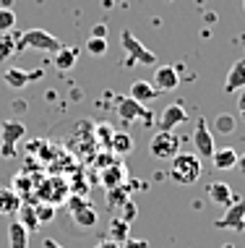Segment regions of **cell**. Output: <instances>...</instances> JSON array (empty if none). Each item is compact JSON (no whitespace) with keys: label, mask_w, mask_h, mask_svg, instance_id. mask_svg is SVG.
Instances as JSON below:
<instances>
[{"label":"cell","mask_w":245,"mask_h":248,"mask_svg":"<svg viewBox=\"0 0 245 248\" xmlns=\"http://www.w3.org/2000/svg\"><path fill=\"white\" fill-rule=\"evenodd\" d=\"M203 167H201V157L190 152H177L170 162V178L172 183L180 186H193L198 178H201Z\"/></svg>","instance_id":"cell-1"},{"label":"cell","mask_w":245,"mask_h":248,"mask_svg":"<svg viewBox=\"0 0 245 248\" xmlns=\"http://www.w3.org/2000/svg\"><path fill=\"white\" fill-rule=\"evenodd\" d=\"M29 47L42 50V52H58L63 45L58 42V37H52L50 31H44V29H26L24 34L18 37L16 50H29Z\"/></svg>","instance_id":"cell-2"},{"label":"cell","mask_w":245,"mask_h":248,"mask_svg":"<svg viewBox=\"0 0 245 248\" xmlns=\"http://www.w3.org/2000/svg\"><path fill=\"white\" fill-rule=\"evenodd\" d=\"M115 110H117V115H120L123 123H138V120H144V123H151V118H154L146 105L136 102V99L128 97V94H117V99H115Z\"/></svg>","instance_id":"cell-3"},{"label":"cell","mask_w":245,"mask_h":248,"mask_svg":"<svg viewBox=\"0 0 245 248\" xmlns=\"http://www.w3.org/2000/svg\"><path fill=\"white\" fill-rule=\"evenodd\" d=\"M26 136V125L21 120H3V125H0V157H13L16 154V144L21 141Z\"/></svg>","instance_id":"cell-4"},{"label":"cell","mask_w":245,"mask_h":248,"mask_svg":"<svg viewBox=\"0 0 245 248\" xmlns=\"http://www.w3.org/2000/svg\"><path fill=\"white\" fill-rule=\"evenodd\" d=\"M149 152L154 159H172L180 152V136H175L172 131H157L149 141Z\"/></svg>","instance_id":"cell-5"},{"label":"cell","mask_w":245,"mask_h":248,"mask_svg":"<svg viewBox=\"0 0 245 248\" xmlns=\"http://www.w3.org/2000/svg\"><path fill=\"white\" fill-rule=\"evenodd\" d=\"M120 45H123V50L128 52V58L133 60V63L157 65V55H154V52H151L149 47H144V45L138 42V37H133V31L123 29V31H120Z\"/></svg>","instance_id":"cell-6"},{"label":"cell","mask_w":245,"mask_h":248,"mask_svg":"<svg viewBox=\"0 0 245 248\" xmlns=\"http://www.w3.org/2000/svg\"><path fill=\"white\" fill-rule=\"evenodd\" d=\"M68 212H71V219H73L78 227H84V230H91V227H97V222H99L97 209L81 196H73L68 201Z\"/></svg>","instance_id":"cell-7"},{"label":"cell","mask_w":245,"mask_h":248,"mask_svg":"<svg viewBox=\"0 0 245 248\" xmlns=\"http://www.w3.org/2000/svg\"><path fill=\"white\" fill-rule=\"evenodd\" d=\"M219 230H232V232H243L245 230V199L235 196V201L224 209L222 219L214 222Z\"/></svg>","instance_id":"cell-8"},{"label":"cell","mask_w":245,"mask_h":248,"mask_svg":"<svg viewBox=\"0 0 245 248\" xmlns=\"http://www.w3.org/2000/svg\"><path fill=\"white\" fill-rule=\"evenodd\" d=\"M193 146H196V154L201 159H211V157H214V152H216L214 139H211V131H209V125H206V120H203V118H198V123L193 128Z\"/></svg>","instance_id":"cell-9"},{"label":"cell","mask_w":245,"mask_h":248,"mask_svg":"<svg viewBox=\"0 0 245 248\" xmlns=\"http://www.w3.org/2000/svg\"><path fill=\"white\" fill-rule=\"evenodd\" d=\"M44 76L42 68H34V71H21V68H8L5 71V84L11 86V89H24L26 84H34L39 78Z\"/></svg>","instance_id":"cell-10"},{"label":"cell","mask_w":245,"mask_h":248,"mask_svg":"<svg viewBox=\"0 0 245 248\" xmlns=\"http://www.w3.org/2000/svg\"><path fill=\"white\" fill-rule=\"evenodd\" d=\"M151 78H154V89L157 92H172V89H177V84H180V73H177L175 65H159Z\"/></svg>","instance_id":"cell-11"},{"label":"cell","mask_w":245,"mask_h":248,"mask_svg":"<svg viewBox=\"0 0 245 248\" xmlns=\"http://www.w3.org/2000/svg\"><path fill=\"white\" fill-rule=\"evenodd\" d=\"M185 120H188V112H185V107L180 102L164 107V112L159 115V131H175L177 125H183Z\"/></svg>","instance_id":"cell-12"},{"label":"cell","mask_w":245,"mask_h":248,"mask_svg":"<svg viewBox=\"0 0 245 248\" xmlns=\"http://www.w3.org/2000/svg\"><path fill=\"white\" fill-rule=\"evenodd\" d=\"M243 89H245V60H235L227 73V81H224V92L227 94H237Z\"/></svg>","instance_id":"cell-13"},{"label":"cell","mask_w":245,"mask_h":248,"mask_svg":"<svg viewBox=\"0 0 245 248\" xmlns=\"http://www.w3.org/2000/svg\"><path fill=\"white\" fill-rule=\"evenodd\" d=\"M237 159H240V154H237L232 146H222V149L214 152L211 165H214L216 170H235V167H237Z\"/></svg>","instance_id":"cell-14"},{"label":"cell","mask_w":245,"mask_h":248,"mask_svg":"<svg viewBox=\"0 0 245 248\" xmlns=\"http://www.w3.org/2000/svg\"><path fill=\"white\" fill-rule=\"evenodd\" d=\"M206 193H209L211 204H216V206H224V209H227V206L235 201V193H232V188H230L227 183H219V180H216V183H211Z\"/></svg>","instance_id":"cell-15"},{"label":"cell","mask_w":245,"mask_h":248,"mask_svg":"<svg viewBox=\"0 0 245 248\" xmlns=\"http://www.w3.org/2000/svg\"><path fill=\"white\" fill-rule=\"evenodd\" d=\"M128 97H133L136 102H141V105H149V102H154V99L159 97V92H157L154 84H149V81H133Z\"/></svg>","instance_id":"cell-16"},{"label":"cell","mask_w":245,"mask_h":248,"mask_svg":"<svg viewBox=\"0 0 245 248\" xmlns=\"http://www.w3.org/2000/svg\"><path fill=\"white\" fill-rule=\"evenodd\" d=\"M18 209H21V196L13 188H0V214L8 217V214H16Z\"/></svg>","instance_id":"cell-17"},{"label":"cell","mask_w":245,"mask_h":248,"mask_svg":"<svg viewBox=\"0 0 245 248\" xmlns=\"http://www.w3.org/2000/svg\"><path fill=\"white\" fill-rule=\"evenodd\" d=\"M8 248H29V232L18 219L8 225Z\"/></svg>","instance_id":"cell-18"},{"label":"cell","mask_w":245,"mask_h":248,"mask_svg":"<svg viewBox=\"0 0 245 248\" xmlns=\"http://www.w3.org/2000/svg\"><path fill=\"white\" fill-rule=\"evenodd\" d=\"M52 63H55L58 71H71L78 63V47H60L52 58Z\"/></svg>","instance_id":"cell-19"},{"label":"cell","mask_w":245,"mask_h":248,"mask_svg":"<svg viewBox=\"0 0 245 248\" xmlns=\"http://www.w3.org/2000/svg\"><path fill=\"white\" fill-rule=\"evenodd\" d=\"M123 180H125V167L123 165H110V170L102 175V183H104V188H117V186H123Z\"/></svg>","instance_id":"cell-20"},{"label":"cell","mask_w":245,"mask_h":248,"mask_svg":"<svg viewBox=\"0 0 245 248\" xmlns=\"http://www.w3.org/2000/svg\"><path fill=\"white\" fill-rule=\"evenodd\" d=\"M18 222H21L24 227H26V232H31V230H39V217H37V212H34V206H21L18 209Z\"/></svg>","instance_id":"cell-21"},{"label":"cell","mask_w":245,"mask_h":248,"mask_svg":"<svg viewBox=\"0 0 245 248\" xmlns=\"http://www.w3.org/2000/svg\"><path fill=\"white\" fill-rule=\"evenodd\" d=\"M128 232H130V225L125 222L123 217H117V219H112V225H110V240H115V243H125L128 240Z\"/></svg>","instance_id":"cell-22"},{"label":"cell","mask_w":245,"mask_h":248,"mask_svg":"<svg viewBox=\"0 0 245 248\" xmlns=\"http://www.w3.org/2000/svg\"><path fill=\"white\" fill-rule=\"evenodd\" d=\"M110 149L115 154H128L130 149H133V139L128 136V133H112V141H110Z\"/></svg>","instance_id":"cell-23"},{"label":"cell","mask_w":245,"mask_h":248,"mask_svg":"<svg viewBox=\"0 0 245 248\" xmlns=\"http://www.w3.org/2000/svg\"><path fill=\"white\" fill-rule=\"evenodd\" d=\"M18 37H21V34H0V60L13 58L16 45H18Z\"/></svg>","instance_id":"cell-24"},{"label":"cell","mask_w":245,"mask_h":248,"mask_svg":"<svg viewBox=\"0 0 245 248\" xmlns=\"http://www.w3.org/2000/svg\"><path fill=\"white\" fill-rule=\"evenodd\" d=\"M13 26H16V11L0 5V34H8Z\"/></svg>","instance_id":"cell-25"},{"label":"cell","mask_w":245,"mask_h":248,"mask_svg":"<svg viewBox=\"0 0 245 248\" xmlns=\"http://www.w3.org/2000/svg\"><path fill=\"white\" fill-rule=\"evenodd\" d=\"M86 52H91L94 58H102L104 52H107V39H102V37H89V39H86Z\"/></svg>","instance_id":"cell-26"},{"label":"cell","mask_w":245,"mask_h":248,"mask_svg":"<svg viewBox=\"0 0 245 248\" xmlns=\"http://www.w3.org/2000/svg\"><path fill=\"white\" fill-rule=\"evenodd\" d=\"M235 125H237V120H235L232 115H227V112L216 115V120H214V128L219 131V133H232V131H235Z\"/></svg>","instance_id":"cell-27"},{"label":"cell","mask_w":245,"mask_h":248,"mask_svg":"<svg viewBox=\"0 0 245 248\" xmlns=\"http://www.w3.org/2000/svg\"><path fill=\"white\" fill-rule=\"evenodd\" d=\"M34 212H37V217H39V225L50 222V219L55 217V209H52V204H37Z\"/></svg>","instance_id":"cell-28"},{"label":"cell","mask_w":245,"mask_h":248,"mask_svg":"<svg viewBox=\"0 0 245 248\" xmlns=\"http://www.w3.org/2000/svg\"><path fill=\"white\" fill-rule=\"evenodd\" d=\"M120 248H149V240H144V238H138V240L136 238H128Z\"/></svg>","instance_id":"cell-29"},{"label":"cell","mask_w":245,"mask_h":248,"mask_svg":"<svg viewBox=\"0 0 245 248\" xmlns=\"http://www.w3.org/2000/svg\"><path fill=\"white\" fill-rule=\"evenodd\" d=\"M97 131H99V136L104 139V144H110V141H112V133H115V131H112V128H107V125H99Z\"/></svg>","instance_id":"cell-30"},{"label":"cell","mask_w":245,"mask_h":248,"mask_svg":"<svg viewBox=\"0 0 245 248\" xmlns=\"http://www.w3.org/2000/svg\"><path fill=\"white\" fill-rule=\"evenodd\" d=\"M91 37H102V39H107V26H104V24H97L94 29H91Z\"/></svg>","instance_id":"cell-31"},{"label":"cell","mask_w":245,"mask_h":248,"mask_svg":"<svg viewBox=\"0 0 245 248\" xmlns=\"http://www.w3.org/2000/svg\"><path fill=\"white\" fill-rule=\"evenodd\" d=\"M237 94H240V99H237V112H240V118L245 120V89L237 92Z\"/></svg>","instance_id":"cell-32"},{"label":"cell","mask_w":245,"mask_h":248,"mask_svg":"<svg viewBox=\"0 0 245 248\" xmlns=\"http://www.w3.org/2000/svg\"><path fill=\"white\" fill-rule=\"evenodd\" d=\"M94 248H120V243H115V240L104 238V240H99V243H97Z\"/></svg>","instance_id":"cell-33"},{"label":"cell","mask_w":245,"mask_h":248,"mask_svg":"<svg viewBox=\"0 0 245 248\" xmlns=\"http://www.w3.org/2000/svg\"><path fill=\"white\" fill-rule=\"evenodd\" d=\"M42 246H44V248H63L55 238H44V243H42Z\"/></svg>","instance_id":"cell-34"},{"label":"cell","mask_w":245,"mask_h":248,"mask_svg":"<svg viewBox=\"0 0 245 248\" xmlns=\"http://www.w3.org/2000/svg\"><path fill=\"white\" fill-rule=\"evenodd\" d=\"M237 170H240V172H243V175H245V154H243V157H240V159H237Z\"/></svg>","instance_id":"cell-35"},{"label":"cell","mask_w":245,"mask_h":248,"mask_svg":"<svg viewBox=\"0 0 245 248\" xmlns=\"http://www.w3.org/2000/svg\"><path fill=\"white\" fill-rule=\"evenodd\" d=\"M222 248H235V246H232V243H227V246H222Z\"/></svg>","instance_id":"cell-36"},{"label":"cell","mask_w":245,"mask_h":248,"mask_svg":"<svg viewBox=\"0 0 245 248\" xmlns=\"http://www.w3.org/2000/svg\"><path fill=\"white\" fill-rule=\"evenodd\" d=\"M243 8H245V0H243Z\"/></svg>","instance_id":"cell-37"},{"label":"cell","mask_w":245,"mask_h":248,"mask_svg":"<svg viewBox=\"0 0 245 248\" xmlns=\"http://www.w3.org/2000/svg\"><path fill=\"white\" fill-rule=\"evenodd\" d=\"M167 3H172V0H167Z\"/></svg>","instance_id":"cell-38"}]
</instances>
